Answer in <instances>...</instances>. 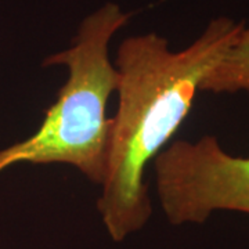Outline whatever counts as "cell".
<instances>
[{"instance_id":"1","label":"cell","mask_w":249,"mask_h":249,"mask_svg":"<svg viewBox=\"0 0 249 249\" xmlns=\"http://www.w3.org/2000/svg\"><path fill=\"white\" fill-rule=\"evenodd\" d=\"M244 21L217 17L183 50L155 32L126 37L118 47V109L112 118L107 172L97 211L111 240L142 230L152 213L147 166L190 114L205 75L231 46Z\"/></svg>"},{"instance_id":"2","label":"cell","mask_w":249,"mask_h":249,"mask_svg":"<svg viewBox=\"0 0 249 249\" xmlns=\"http://www.w3.org/2000/svg\"><path fill=\"white\" fill-rule=\"evenodd\" d=\"M130 17L107 1L82 19L68 49L46 57L45 67H65L68 78L35 133L0 151V173L24 162L61 163L101 186L112 127L107 107L118 86L109 43Z\"/></svg>"},{"instance_id":"3","label":"cell","mask_w":249,"mask_h":249,"mask_svg":"<svg viewBox=\"0 0 249 249\" xmlns=\"http://www.w3.org/2000/svg\"><path fill=\"white\" fill-rule=\"evenodd\" d=\"M152 165L160 206L172 224H201L219 211L249 214V157L224 151L217 137L172 142Z\"/></svg>"},{"instance_id":"4","label":"cell","mask_w":249,"mask_h":249,"mask_svg":"<svg viewBox=\"0 0 249 249\" xmlns=\"http://www.w3.org/2000/svg\"><path fill=\"white\" fill-rule=\"evenodd\" d=\"M201 91L249 93V24L244 22L231 46L205 75Z\"/></svg>"}]
</instances>
